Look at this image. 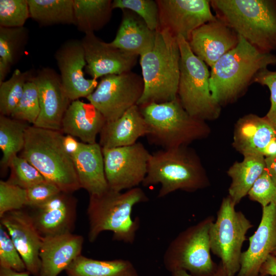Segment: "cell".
I'll use <instances>...</instances> for the list:
<instances>
[{
	"mask_svg": "<svg viewBox=\"0 0 276 276\" xmlns=\"http://www.w3.org/2000/svg\"><path fill=\"white\" fill-rule=\"evenodd\" d=\"M258 276H268V275H262L259 274Z\"/></svg>",
	"mask_w": 276,
	"mask_h": 276,
	"instance_id": "obj_50",
	"label": "cell"
},
{
	"mask_svg": "<svg viewBox=\"0 0 276 276\" xmlns=\"http://www.w3.org/2000/svg\"><path fill=\"white\" fill-rule=\"evenodd\" d=\"M32 79L37 87L40 109L33 126L61 131L62 119L72 101L65 91L60 75L53 68L45 67L33 75Z\"/></svg>",
	"mask_w": 276,
	"mask_h": 276,
	"instance_id": "obj_14",
	"label": "cell"
},
{
	"mask_svg": "<svg viewBox=\"0 0 276 276\" xmlns=\"http://www.w3.org/2000/svg\"><path fill=\"white\" fill-rule=\"evenodd\" d=\"M144 90L137 105L161 103L177 97L180 53L177 37L168 30L156 31L154 45L140 56Z\"/></svg>",
	"mask_w": 276,
	"mask_h": 276,
	"instance_id": "obj_3",
	"label": "cell"
},
{
	"mask_svg": "<svg viewBox=\"0 0 276 276\" xmlns=\"http://www.w3.org/2000/svg\"><path fill=\"white\" fill-rule=\"evenodd\" d=\"M27 206L26 189L9 181H0V218L7 212Z\"/></svg>",
	"mask_w": 276,
	"mask_h": 276,
	"instance_id": "obj_38",
	"label": "cell"
},
{
	"mask_svg": "<svg viewBox=\"0 0 276 276\" xmlns=\"http://www.w3.org/2000/svg\"><path fill=\"white\" fill-rule=\"evenodd\" d=\"M9 182L27 189L45 180L41 174L25 158L16 155L10 162Z\"/></svg>",
	"mask_w": 276,
	"mask_h": 276,
	"instance_id": "obj_35",
	"label": "cell"
},
{
	"mask_svg": "<svg viewBox=\"0 0 276 276\" xmlns=\"http://www.w3.org/2000/svg\"><path fill=\"white\" fill-rule=\"evenodd\" d=\"M249 198L260 203L262 208L276 205V183L265 168L247 194Z\"/></svg>",
	"mask_w": 276,
	"mask_h": 276,
	"instance_id": "obj_40",
	"label": "cell"
},
{
	"mask_svg": "<svg viewBox=\"0 0 276 276\" xmlns=\"http://www.w3.org/2000/svg\"><path fill=\"white\" fill-rule=\"evenodd\" d=\"M249 242L248 248L242 252L236 276H258L261 266L276 248V205L262 208L260 224Z\"/></svg>",
	"mask_w": 276,
	"mask_h": 276,
	"instance_id": "obj_19",
	"label": "cell"
},
{
	"mask_svg": "<svg viewBox=\"0 0 276 276\" xmlns=\"http://www.w3.org/2000/svg\"><path fill=\"white\" fill-rule=\"evenodd\" d=\"M276 140V129L265 116L249 114L237 122L234 134L233 146L243 156L261 155Z\"/></svg>",
	"mask_w": 276,
	"mask_h": 276,
	"instance_id": "obj_22",
	"label": "cell"
},
{
	"mask_svg": "<svg viewBox=\"0 0 276 276\" xmlns=\"http://www.w3.org/2000/svg\"><path fill=\"white\" fill-rule=\"evenodd\" d=\"M63 136L61 131L29 126L20 156L61 192L72 194L81 187L72 157L64 148Z\"/></svg>",
	"mask_w": 276,
	"mask_h": 276,
	"instance_id": "obj_5",
	"label": "cell"
},
{
	"mask_svg": "<svg viewBox=\"0 0 276 276\" xmlns=\"http://www.w3.org/2000/svg\"><path fill=\"white\" fill-rule=\"evenodd\" d=\"M148 128L140 107L135 105L116 120L106 122L100 132L99 144L102 148L127 146L147 136Z\"/></svg>",
	"mask_w": 276,
	"mask_h": 276,
	"instance_id": "obj_25",
	"label": "cell"
},
{
	"mask_svg": "<svg viewBox=\"0 0 276 276\" xmlns=\"http://www.w3.org/2000/svg\"><path fill=\"white\" fill-rule=\"evenodd\" d=\"M65 272L67 276H140L128 260H99L81 255L72 262Z\"/></svg>",
	"mask_w": 276,
	"mask_h": 276,
	"instance_id": "obj_28",
	"label": "cell"
},
{
	"mask_svg": "<svg viewBox=\"0 0 276 276\" xmlns=\"http://www.w3.org/2000/svg\"><path fill=\"white\" fill-rule=\"evenodd\" d=\"M30 17L40 26L74 25V0H28Z\"/></svg>",
	"mask_w": 276,
	"mask_h": 276,
	"instance_id": "obj_30",
	"label": "cell"
},
{
	"mask_svg": "<svg viewBox=\"0 0 276 276\" xmlns=\"http://www.w3.org/2000/svg\"><path fill=\"white\" fill-rule=\"evenodd\" d=\"M112 9H127L141 17L148 27L156 31L159 26V11L156 1L153 0H114Z\"/></svg>",
	"mask_w": 276,
	"mask_h": 276,
	"instance_id": "obj_36",
	"label": "cell"
},
{
	"mask_svg": "<svg viewBox=\"0 0 276 276\" xmlns=\"http://www.w3.org/2000/svg\"><path fill=\"white\" fill-rule=\"evenodd\" d=\"M275 64V56L260 51L239 36L237 45L211 67L210 88L213 97L220 106L233 102L254 83L259 72Z\"/></svg>",
	"mask_w": 276,
	"mask_h": 276,
	"instance_id": "obj_1",
	"label": "cell"
},
{
	"mask_svg": "<svg viewBox=\"0 0 276 276\" xmlns=\"http://www.w3.org/2000/svg\"><path fill=\"white\" fill-rule=\"evenodd\" d=\"M180 53L177 97L191 116L206 121L219 117L221 106L212 96L210 72L206 64L191 51L188 41L177 37Z\"/></svg>",
	"mask_w": 276,
	"mask_h": 276,
	"instance_id": "obj_8",
	"label": "cell"
},
{
	"mask_svg": "<svg viewBox=\"0 0 276 276\" xmlns=\"http://www.w3.org/2000/svg\"><path fill=\"white\" fill-rule=\"evenodd\" d=\"M55 58L64 89L71 101L86 98L95 90L97 80L84 76L86 61L81 40L71 39L64 42L55 52Z\"/></svg>",
	"mask_w": 276,
	"mask_h": 276,
	"instance_id": "obj_15",
	"label": "cell"
},
{
	"mask_svg": "<svg viewBox=\"0 0 276 276\" xmlns=\"http://www.w3.org/2000/svg\"><path fill=\"white\" fill-rule=\"evenodd\" d=\"M229 196L224 197L210 229L211 251L221 260L227 276H235L240 267L242 247L246 234L254 225Z\"/></svg>",
	"mask_w": 276,
	"mask_h": 276,
	"instance_id": "obj_10",
	"label": "cell"
},
{
	"mask_svg": "<svg viewBox=\"0 0 276 276\" xmlns=\"http://www.w3.org/2000/svg\"><path fill=\"white\" fill-rule=\"evenodd\" d=\"M81 41L86 61L85 71L92 79L131 71L137 62L139 56L102 41L95 33L85 34Z\"/></svg>",
	"mask_w": 276,
	"mask_h": 276,
	"instance_id": "obj_16",
	"label": "cell"
},
{
	"mask_svg": "<svg viewBox=\"0 0 276 276\" xmlns=\"http://www.w3.org/2000/svg\"><path fill=\"white\" fill-rule=\"evenodd\" d=\"M272 254L276 256V248H275V249H274V250L273 251V252L272 253Z\"/></svg>",
	"mask_w": 276,
	"mask_h": 276,
	"instance_id": "obj_49",
	"label": "cell"
},
{
	"mask_svg": "<svg viewBox=\"0 0 276 276\" xmlns=\"http://www.w3.org/2000/svg\"><path fill=\"white\" fill-rule=\"evenodd\" d=\"M11 66L0 61V83L5 81V78L11 69Z\"/></svg>",
	"mask_w": 276,
	"mask_h": 276,
	"instance_id": "obj_48",
	"label": "cell"
},
{
	"mask_svg": "<svg viewBox=\"0 0 276 276\" xmlns=\"http://www.w3.org/2000/svg\"><path fill=\"white\" fill-rule=\"evenodd\" d=\"M254 82L265 85L270 90V107L265 117L276 129V71L263 69L257 74Z\"/></svg>",
	"mask_w": 276,
	"mask_h": 276,
	"instance_id": "obj_42",
	"label": "cell"
},
{
	"mask_svg": "<svg viewBox=\"0 0 276 276\" xmlns=\"http://www.w3.org/2000/svg\"><path fill=\"white\" fill-rule=\"evenodd\" d=\"M62 142L65 150L71 156L77 152L81 143L75 137L69 134L64 135Z\"/></svg>",
	"mask_w": 276,
	"mask_h": 276,
	"instance_id": "obj_44",
	"label": "cell"
},
{
	"mask_svg": "<svg viewBox=\"0 0 276 276\" xmlns=\"http://www.w3.org/2000/svg\"><path fill=\"white\" fill-rule=\"evenodd\" d=\"M0 267L18 272L27 271L25 264L5 227L0 224Z\"/></svg>",
	"mask_w": 276,
	"mask_h": 276,
	"instance_id": "obj_39",
	"label": "cell"
},
{
	"mask_svg": "<svg viewBox=\"0 0 276 276\" xmlns=\"http://www.w3.org/2000/svg\"><path fill=\"white\" fill-rule=\"evenodd\" d=\"M30 215L42 237L72 233L77 215V200L60 192L45 203L31 208Z\"/></svg>",
	"mask_w": 276,
	"mask_h": 276,
	"instance_id": "obj_20",
	"label": "cell"
},
{
	"mask_svg": "<svg viewBox=\"0 0 276 276\" xmlns=\"http://www.w3.org/2000/svg\"><path fill=\"white\" fill-rule=\"evenodd\" d=\"M27 206L33 208L41 205L61 191L55 184L47 180L27 189Z\"/></svg>",
	"mask_w": 276,
	"mask_h": 276,
	"instance_id": "obj_41",
	"label": "cell"
},
{
	"mask_svg": "<svg viewBox=\"0 0 276 276\" xmlns=\"http://www.w3.org/2000/svg\"><path fill=\"white\" fill-rule=\"evenodd\" d=\"M28 123L1 114L0 148L3 153L1 166L9 167L11 159L22 150Z\"/></svg>",
	"mask_w": 276,
	"mask_h": 276,
	"instance_id": "obj_31",
	"label": "cell"
},
{
	"mask_svg": "<svg viewBox=\"0 0 276 276\" xmlns=\"http://www.w3.org/2000/svg\"><path fill=\"white\" fill-rule=\"evenodd\" d=\"M171 276H192L187 271L183 270H178L171 273ZM214 276H227L221 262L218 264L217 272Z\"/></svg>",
	"mask_w": 276,
	"mask_h": 276,
	"instance_id": "obj_46",
	"label": "cell"
},
{
	"mask_svg": "<svg viewBox=\"0 0 276 276\" xmlns=\"http://www.w3.org/2000/svg\"><path fill=\"white\" fill-rule=\"evenodd\" d=\"M239 36L217 18L208 22L191 34L188 42L192 52L211 67L238 44Z\"/></svg>",
	"mask_w": 276,
	"mask_h": 276,
	"instance_id": "obj_18",
	"label": "cell"
},
{
	"mask_svg": "<svg viewBox=\"0 0 276 276\" xmlns=\"http://www.w3.org/2000/svg\"><path fill=\"white\" fill-rule=\"evenodd\" d=\"M266 169L272 179L276 183V154L265 157Z\"/></svg>",
	"mask_w": 276,
	"mask_h": 276,
	"instance_id": "obj_45",
	"label": "cell"
},
{
	"mask_svg": "<svg viewBox=\"0 0 276 276\" xmlns=\"http://www.w3.org/2000/svg\"><path fill=\"white\" fill-rule=\"evenodd\" d=\"M143 90L142 77L131 71L102 77L95 90L86 98L106 122H110L137 105Z\"/></svg>",
	"mask_w": 276,
	"mask_h": 276,
	"instance_id": "obj_11",
	"label": "cell"
},
{
	"mask_svg": "<svg viewBox=\"0 0 276 276\" xmlns=\"http://www.w3.org/2000/svg\"><path fill=\"white\" fill-rule=\"evenodd\" d=\"M112 2L111 0H74V25L85 34L100 30L111 18Z\"/></svg>",
	"mask_w": 276,
	"mask_h": 276,
	"instance_id": "obj_29",
	"label": "cell"
},
{
	"mask_svg": "<svg viewBox=\"0 0 276 276\" xmlns=\"http://www.w3.org/2000/svg\"><path fill=\"white\" fill-rule=\"evenodd\" d=\"M139 107L148 126L149 142L163 149L188 146L210 133L205 121L188 113L178 97L171 101Z\"/></svg>",
	"mask_w": 276,
	"mask_h": 276,
	"instance_id": "obj_7",
	"label": "cell"
},
{
	"mask_svg": "<svg viewBox=\"0 0 276 276\" xmlns=\"http://www.w3.org/2000/svg\"><path fill=\"white\" fill-rule=\"evenodd\" d=\"M217 18L261 51L276 48V1L212 0Z\"/></svg>",
	"mask_w": 276,
	"mask_h": 276,
	"instance_id": "obj_6",
	"label": "cell"
},
{
	"mask_svg": "<svg viewBox=\"0 0 276 276\" xmlns=\"http://www.w3.org/2000/svg\"><path fill=\"white\" fill-rule=\"evenodd\" d=\"M29 39V30L24 27H0V61L11 67L24 54Z\"/></svg>",
	"mask_w": 276,
	"mask_h": 276,
	"instance_id": "obj_32",
	"label": "cell"
},
{
	"mask_svg": "<svg viewBox=\"0 0 276 276\" xmlns=\"http://www.w3.org/2000/svg\"><path fill=\"white\" fill-rule=\"evenodd\" d=\"M159 28L187 41L192 33L201 26L217 19L208 0H156ZM158 28V29H159Z\"/></svg>",
	"mask_w": 276,
	"mask_h": 276,
	"instance_id": "obj_13",
	"label": "cell"
},
{
	"mask_svg": "<svg viewBox=\"0 0 276 276\" xmlns=\"http://www.w3.org/2000/svg\"><path fill=\"white\" fill-rule=\"evenodd\" d=\"M30 17L28 0H1L0 27H24Z\"/></svg>",
	"mask_w": 276,
	"mask_h": 276,
	"instance_id": "obj_37",
	"label": "cell"
},
{
	"mask_svg": "<svg viewBox=\"0 0 276 276\" xmlns=\"http://www.w3.org/2000/svg\"><path fill=\"white\" fill-rule=\"evenodd\" d=\"M32 76L26 83L21 98L10 117L33 125L39 117L40 109L37 87Z\"/></svg>",
	"mask_w": 276,
	"mask_h": 276,
	"instance_id": "obj_34",
	"label": "cell"
},
{
	"mask_svg": "<svg viewBox=\"0 0 276 276\" xmlns=\"http://www.w3.org/2000/svg\"><path fill=\"white\" fill-rule=\"evenodd\" d=\"M122 20L116 36L110 43L127 53L141 56L153 47L156 31L151 30L144 20L133 11L122 10Z\"/></svg>",
	"mask_w": 276,
	"mask_h": 276,
	"instance_id": "obj_26",
	"label": "cell"
},
{
	"mask_svg": "<svg viewBox=\"0 0 276 276\" xmlns=\"http://www.w3.org/2000/svg\"><path fill=\"white\" fill-rule=\"evenodd\" d=\"M102 149L109 189L122 192L142 183L151 154L142 143Z\"/></svg>",
	"mask_w": 276,
	"mask_h": 276,
	"instance_id": "obj_12",
	"label": "cell"
},
{
	"mask_svg": "<svg viewBox=\"0 0 276 276\" xmlns=\"http://www.w3.org/2000/svg\"><path fill=\"white\" fill-rule=\"evenodd\" d=\"M106 120L90 103L72 101L64 115L61 131L79 138L82 142L94 144Z\"/></svg>",
	"mask_w": 276,
	"mask_h": 276,
	"instance_id": "obj_24",
	"label": "cell"
},
{
	"mask_svg": "<svg viewBox=\"0 0 276 276\" xmlns=\"http://www.w3.org/2000/svg\"><path fill=\"white\" fill-rule=\"evenodd\" d=\"M27 271L18 272L10 268L0 267V276H30Z\"/></svg>",
	"mask_w": 276,
	"mask_h": 276,
	"instance_id": "obj_47",
	"label": "cell"
},
{
	"mask_svg": "<svg viewBox=\"0 0 276 276\" xmlns=\"http://www.w3.org/2000/svg\"><path fill=\"white\" fill-rule=\"evenodd\" d=\"M32 72L16 69L11 77L0 83V113L10 117L19 103Z\"/></svg>",
	"mask_w": 276,
	"mask_h": 276,
	"instance_id": "obj_33",
	"label": "cell"
},
{
	"mask_svg": "<svg viewBox=\"0 0 276 276\" xmlns=\"http://www.w3.org/2000/svg\"><path fill=\"white\" fill-rule=\"evenodd\" d=\"M243 156L242 162L235 163L227 171V174L232 179L228 196L236 205L247 195L266 168L264 156L255 154Z\"/></svg>",
	"mask_w": 276,
	"mask_h": 276,
	"instance_id": "obj_27",
	"label": "cell"
},
{
	"mask_svg": "<svg viewBox=\"0 0 276 276\" xmlns=\"http://www.w3.org/2000/svg\"><path fill=\"white\" fill-rule=\"evenodd\" d=\"M149 200L138 187L124 192L109 189L102 194L89 195L87 209L89 241L94 242L101 233L108 231L113 233V240L132 244L140 227L139 218H132V209Z\"/></svg>",
	"mask_w": 276,
	"mask_h": 276,
	"instance_id": "obj_2",
	"label": "cell"
},
{
	"mask_svg": "<svg viewBox=\"0 0 276 276\" xmlns=\"http://www.w3.org/2000/svg\"><path fill=\"white\" fill-rule=\"evenodd\" d=\"M144 187L160 184L158 198L177 190L195 192L208 187L209 180L195 151L188 146L162 149L150 154Z\"/></svg>",
	"mask_w": 276,
	"mask_h": 276,
	"instance_id": "obj_4",
	"label": "cell"
},
{
	"mask_svg": "<svg viewBox=\"0 0 276 276\" xmlns=\"http://www.w3.org/2000/svg\"><path fill=\"white\" fill-rule=\"evenodd\" d=\"M1 224L7 231L23 260L28 272L38 276L41 267L39 251L42 236L30 213L22 210L10 211L1 217Z\"/></svg>",
	"mask_w": 276,
	"mask_h": 276,
	"instance_id": "obj_17",
	"label": "cell"
},
{
	"mask_svg": "<svg viewBox=\"0 0 276 276\" xmlns=\"http://www.w3.org/2000/svg\"><path fill=\"white\" fill-rule=\"evenodd\" d=\"M214 221L208 216L181 232L172 240L163 256L165 269L172 273L178 270L192 276H214L218 265L211 256L209 232Z\"/></svg>",
	"mask_w": 276,
	"mask_h": 276,
	"instance_id": "obj_9",
	"label": "cell"
},
{
	"mask_svg": "<svg viewBox=\"0 0 276 276\" xmlns=\"http://www.w3.org/2000/svg\"><path fill=\"white\" fill-rule=\"evenodd\" d=\"M83 243L82 236L73 233L42 237L38 276H58L81 255Z\"/></svg>",
	"mask_w": 276,
	"mask_h": 276,
	"instance_id": "obj_21",
	"label": "cell"
},
{
	"mask_svg": "<svg viewBox=\"0 0 276 276\" xmlns=\"http://www.w3.org/2000/svg\"><path fill=\"white\" fill-rule=\"evenodd\" d=\"M81 188L89 195H99L109 189L106 179L101 146L98 143L81 142L72 156Z\"/></svg>",
	"mask_w": 276,
	"mask_h": 276,
	"instance_id": "obj_23",
	"label": "cell"
},
{
	"mask_svg": "<svg viewBox=\"0 0 276 276\" xmlns=\"http://www.w3.org/2000/svg\"><path fill=\"white\" fill-rule=\"evenodd\" d=\"M259 274L262 275L276 276V256L270 254L261 266Z\"/></svg>",
	"mask_w": 276,
	"mask_h": 276,
	"instance_id": "obj_43",
	"label": "cell"
}]
</instances>
